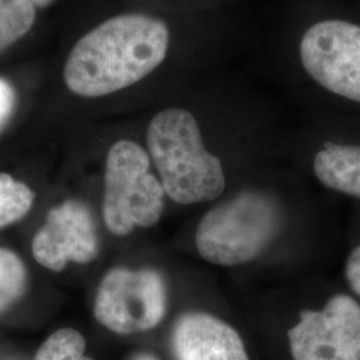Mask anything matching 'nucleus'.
<instances>
[{"label": "nucleus", "instance_id": "1", "mask_svg": "<svg viewBox=\"0 0 360 360\" xmlns=\"http://www.w3.org/2000/svg\"><path fill=\"white\" fill-rule=\"evenodd\" d=\"M166 23L142 13L105 20L77 43L65 67L67 87L79 96L99 98L129 87L166 59Z\"/></svg>", "mask_w": 360, "mask_h": 360}, {"label": "nucleus", "instance_id": "2", "mask_svg": "<svg viewBox=\"0 0 360 360\" xmlns=\"http://www.w3.org/2000/svg\"><path fill=\"white\" fill-rule=\"evenodd\" d=\"M147 147L162 186L174 202L196 205L218 199L226 176L218 156L207 151L199 124L183 108H167L151 120Z\"/></svg>", "mask_w": 360, "mask_h": 360}, {"label": "nucleus", "instance_id": "3", "mask_svg": "<svg viewBox=\"0 0 360 360\" xmlns=\"http://www.w3.org/2000/svg\"><path fill=\"white\" fill-rule=\"evenodd\" d=\"M282 220L281 206L271 195L245 191L203 215L195 232L196 250L211 264H245L275 240Z\"/></svg>", "mask_w": 360, "mask_h": 360}, {"label": "nucleus", "instance_id": "4", "mask_svg": "<svg viewBox=\"0 0 360 360\" xmlns=\"http://www.w3.org/2000/svg\"><path fill=\"white\" fill-rule=\"evenodd\" d=\"M166 191L150 172V158L131 141L108 151L104 172L103 220L108 231L124 236L135 227H153L162 218Z\"/></svg>", "mask_w": 360, "mask_h": 360}, {"label": "nucleus", "instance_id": "5", "mask_svg": "<svg viewBox=\"0 0 360 360\" xmlns=\"http://www.w3.org/2000/svg\"><path fill=\"white\" fill-rule=\"evenodd\" d=\"M167 312V287L160 272L115 267L98 287L94 316L117 335L150 331Z\"/></svg>", "mask_w": 360, "mask_h": 360}, {"label": "nucleus", "instance_id": "6", "mask_svg": "<svg viewBox=\"0 0 360 360\" xmlns=\"http://www.w3.org/2000/svg\"><path fill=\"white\" fill-rule=\"evenodd\" d=\"M299 51L304 70L323 89L360 103V26L319 22L306 31Z\"/></svg>", "mask_w": 360, "mask_h": 360}, {"label": "nucleus", "instance_id": "7", "mask_svg": "<svg viewBox=\"0 0 360 360\" xmlns=\"http://www.w3.org/2000/svg\"><path fill=\"white\" fill-rule=\"evenodd\" d=\"M294 360H360V304L346 294L304 309L288 331Z\"/></svg>", "mask_w": 360, "mask_h": 360}, {"label": "nucleus", "instance_id": "8", "mask_svg": "<svg viewBox=\"0 0 360 360\" xmlns=\"http://www.w3.org/2000/svg\"><path fill=\"white\" fill-rule=\"evenodd\" d=\"M32 255L40 266L59 272L68 262L86 264L99 254V238L90 210L79 200L52 207L32 240Z\"/></svg>", "mask_w": 360, "mask_h": 360}, {"label": "nucleus", "instance_id": "9", "mask_svg": "<svg viewBox=\"0 0 360 360\" xmlns=\"http://www.w3.org/2000/svg\"><path fill=\"white\" fill-rule=\"evenodd\" d=\"M176 360H251L245 342L229 323L207 312H187L174 326Z\"/></svg>", "mask_w": 360, "mask_h": 360}, {"label": "nucleus", "instance_id": "10", "mask_svg": "<svg viewBox=\"0 0 360 360\" xmlns=\"http://www.w3.org/2000/svg\"><path fill=\"white\" fill-rule=\"evenodd\" d=\"M314 172L324 187L360 199V146L324 143L314 159Z\"/></svg>", "mask_w": 360, "mask_h": 360}, {"label": "nucleus", "instance_id": "11", "mask_svg": "<svg viewBox=\"0 0 360 360\" xmlns=\"http://www.w3.org/2000/svg\"><path fill=\"white\" fill-rule=\"evenodd\" d=\"M35 16V6L30 0H0V52L26 35Z\"/></svg>", "mask_w": 360, "mask_h": 360}, {"label": "nucleus", "instance_id": "12", "mask_svg": "<svg viewBox=\"0 0 360 360\" xmlns=\"http://www.w3.org/2000/svg\"><path fill=\"white\" fill-rule=\"evenodd\" d=\"M35 193L23 181L0 174V229L26 217L34 205Z\"/></svg>", "mask_w": 360, "mask_h": 360}, {"label": "nucleus", "instance_id": "13", "mask_svg": "<svg viewBox=\"0 0 360 360\" xmlns=\"http://www.w3.org/2000/svg\"><path fill=\"white\" fill-rule=\"evenodd\" d=\"M27 271L22 259L13 251L0 248V312L13 307L23 295Z\"/></svg>", "mask_w": 360, "mask_h": 360}, {"label": "nucleus", "instance_id": "14", "mask_svg": "<svg viewBox=\"0 0 360 360\" xmlns=\"http://www.w3.org/2000/svg\"><path fill=\"white\" fill-rule=\"evenodd\" d=\"M35 360H94L86 355V340L74 328H62L50 335L39 347Z\"/></svg>", "mask_w": 360, "mask_h": 360}, {"label": "nucleus", "instance_id": "15", "mask_svg": "<svg viewBox=\"0 0 360 360\" xmlns=\"http://www.w3.org/2000/svg\"><path fill=\"white\" fill-rule=\"evenodd\" d=\"M346 279L354 294L360 297V245L354 248L346 262Z\"/></svg>", "mask_w": 360, "mask_h": 360}, {"label": "nucleus", "instance_id": "16", "mask_svg": "<svg viewBox=\"0 0 360 360\" xmlns=\"http://www.w3.org/2000/svg\"><path fill=\"white\" fill-rule=\"evenodd\" d=\"M15 92L10 83L0 79V129L6 124L13 114Z\"/></svg>", "mask_w": 360, "mask_h": 360}, {"label": "nucleus", "instance_id": "17", "mask_svg": "<svg viewBox=\"0 0 360 360\" xmlns=\"http://www.w3.org/2000/svg\"><path fill=\"white\" fill-rule=\"evenodd\" d=\"M129 360H159L153 354H148V352H139L134 356H131Z\"/></svg>", "mask_w": 360, "mask_h": 360}, {"label": "nucleus", "instance_id": "18", "mask_svg": "<svg viewBox=\"0 0 360 360\" xmlns=\"http://www.w3.org/2000/svg\"><path fill=\"white\" fill-rule=\"evenodd\" d=\"M34 6H38V7H46L51 3L52 0H30Z\"/></svg>", "mask_w": 360, "mask_h": 360}]
</instances>
